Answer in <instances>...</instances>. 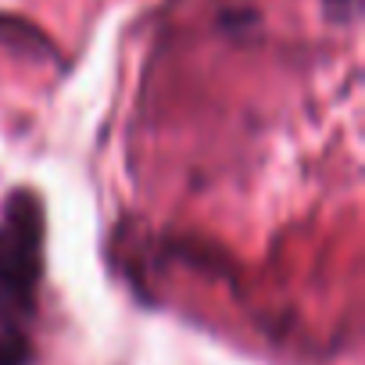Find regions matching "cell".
<instances>
[{
    "mask_svg": "<svg viewBox=\"0 0 365 365\" xmlns=\"http://www.w3.org/2000/svg\"><path fill=\"white\" fill-rule=\"evenodd\" d=\"M0 365H22V340L0 336Z\"/></svg>",
    "mask_w": 365,
    "mask_h": 365,
    "instance_id": "obj_1",
    "label": "cell"
}]
</instances>
